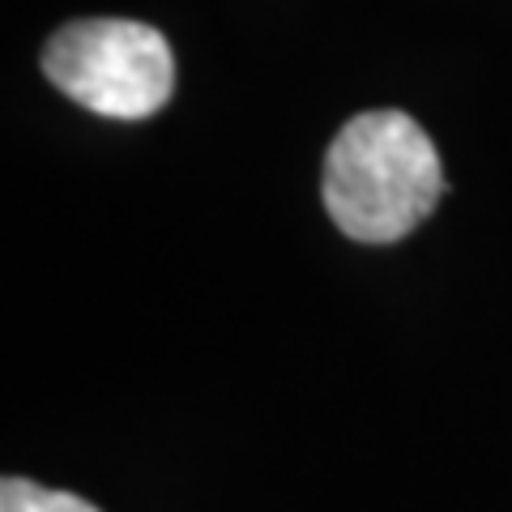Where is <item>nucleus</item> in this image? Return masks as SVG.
<instances>
[{
    "label": "nucleus",
    "instance_id": "1",
    "mask_svg": "<svg viewBox=\"0 0 512 512\" xmlns=\"http://www.w3.org/2000/svg\"><path fill=\"white\" fill-rule=\"evenodd\" d=\"M444 192L440 154L406 111L355 116L325 154L320 197L338 231L359 244H397L431 218Z\"/></svg>",
    "mask_w": 512,
    "mask_h": 512
},
{
    "label": "nucleus",
    "instance_id": "2",
    "mask_svg": "<svg viewBox=\"0 0 512 512\" xmlns=\"http://www.w3.org/2000/svg\"><path fill=\"white\" fill-rule=\"evenodd\" d=\"M43 73L60 94L111 120H146L171 99L175 56L146 22L86 18L43 47Z\"/></svg>",
    "mask_w": 512,
    "mask_h": 512
},
{
    "label": "nucleus",
    "instance_id": "3",
    "mask_svg": "<svg viewBox=\"0 0 512 512\" xmlns=\"http://www.w3.org/2000/svg\"><path fill=\"white\" fill-rule=\"evenodd\" d=\"M0 512H99V508L73 491L39 487L30 478H5L0 483Z\"/></svg>",
    "mask_w": 512,
    "mask_h": 512
}]
</instances>
